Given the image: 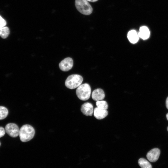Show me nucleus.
<instances>
[{
  "label": "nucleus",
  "instance_id": "obj_13",
  "mask_svg": "<svg viewBox=\"0 0 168 168\" xmlns=\"http://www.w3.org/2000/svg\"><path fill=\"white\" fill-rule=\"evenodd\" d=\"M138 163L141 168H152L151 164L144 158H140L138 161Z\"/></svg>",
  "mask_w": 168,
  "mask_h": 168
},
{
  "label": "nucleus",
  "instance_id": "obj_10",
  "mask_svg": "<svg viewBox=\"0 0 168 168\" xmlns=\"http://www.w3.org/2000/svg\"><path fill=\"white\" fill-rule=\"evenodd\" d=\"M94 115L98 119H101L105 118L108 114L107 110L99 109L97 107L94 110Z\"/></svg>",
  "mask_w": 168,
  "mask_h": 168
},
{
  "label": "nucleus",
  "instance_id": "obj_15",
  "mask_svg": "<svg viewBox=\"0 0 168 168\" xmlns=\"http://www.w3.org/2000/svg\"><path fill=\"white\" fill-rule=\"evenodd\" d=\"M96 105L97 108L103 110H107L108 107L107 102L105 100H101L97 101Z\"/></svg>",
  "mask_w": 168,
  "mask_h": 168
},
{
  "label": "nucleus",
  "instance_id": "obj_21",
  "mask_svg": "<svg viewBox=\"0 0 168 168\" xmlns=\"http://www.w3.org/2000/svg\"><path fill=\"white\" fill-rule=\"evenodd\" d=\"M166 118L167 120H168V113L166 115Z\"/></svg>",
  "mask_w": 168,
  "mask_h": 168
},
{
  "label": "nucleus",
  "instance_id": "obj_6",
  "mask_svg": "<svg viewBox=\"0 0 168 168\" xmlns=\"http://www.w3.org/2000/svg\"><path fill=\"white\" fill-rule=\"evenodd\" d=\"M73 64V62L72 58L67 57L59 63V67L61 70L67 72L71 69Z\"/></svg>",
  "mask_w": 168,
  "mask_h": 168
},
{
  "label": "nucleus",
  "instance_id": "obj_20",
  "mask_svg": "<svg viewBox=\"0 0 168 168\" xmlns=\"http://www.w3.org/2000/svg\"><path fill=\"white\" fill-rule=\"evenodd\" d=\"M87 1L91 2H95L98 0H87Z\"/></svg>",
  "mask_w": 168,
  "mask_h": 168
},
{
  "label": "nucleus",
  "instance_id": "obj_18",
  "mask_svg": "<svg viewBox=\"0 0 168 168\" xmlns=\"http://www.w3.org/2000/svg\"><path fill=\"white\" fill-rule=\"evenodd\" d=\"M5 130L3 128L0 127V138L3 137L5 133Z\"/></svg>",
  "mask_w": 168,
  "mask_h": 168
},
{
  "label": "nucleus",
  "instance_id": "obj_9",
  "mask_svg": "<svg viewBox=\"0 0 168 168\" xmlns=\"http://www.w3.org/2000/svg\"><path fill=\"white\" fill-rule=\"evenodd\" d=\"M91 97L93 100L96 101L102 100L105 98V93L102 89L98 88L93 91Z\"/></svg>",
  "mask_w": 168,
  "mask_h": 168
},
{
  "label": "nucleus",
  "instance_id": "obj_2",
  "mask_svg": "<svg viewBox=\"0 0 168 168\" xmlns=\"http://www.w3.org/2000/svg\"><path fill=\"white\" fill-rule=\"evenodd\" d=\"M90 86L85 83L81 84L77 89L76 94L78 98L81 100L85 101L90 97L91 94Z\"/></svg>",
  "mask_w": 168,
  "mask_h": 168
},
{
  "label": "nucleus",
  "instance_id": "obj_7",
  "mask_svg": "<svg viewBox=\"0 0 168 168\" xmlns=\"http://www.w3.org/2000/svg\"><path fill=\"white\" fill-rule=\"evenodd\" d=\"M160 154L159 149L155 148L149 151L147 154V157L151 162H155L157 160Z\"/></svg>",
  "mask_w": 168,
  "mask_h": 168
},
{
  "label": "nucleus",
  "instance_id": "obj_1",
  "mask_svg": "<svg viewBox=\"0 0 168 168\" xmlns=\"http://www.w3.org/2000/svg\"><path fill=\"white\" fill-rule=\"evenodd\" d=\"M35 134L34 128L30 125L25 124L20 128L19 136L21 141L27 142L32 139Z\"/></svg>",
  "mask_w": 168,
  "mask_h": 168
},
{
  "label": "nucleus",
  "instance_id": "obj_8",
  "mask_svg": "<svg viewBox=\"0 0 168 168\" xmlns=\"http://www.w3.org/2000/svg\"><path fill=\"white\" fill-rule=\"evenodd\" d=\"M81 110L83 114L86 116H91L94 111L93 106L90 103H85L82 105Z\"/></svg>",
  "mask_w": 168,
  "mask_h": 168
},
{
  "label": "nucleus",
  "instance_id": "obj_12",
  "mask_svg": "<svg viewBox=\"0 0 168 168\" xmlns=\"http://www.w3.org/2000/svg\"><path fill=\"white\" fill-rule=\"evenodd\" d=\"M139 37L143 40L147 39L149 37L150 33L148 28L146 26L140 27L138 33Z\"/></svg>",
  "mask_w": 168,
  "mask_h": 168
},
{
  "label": "nucleus",
  "instance_id": "obj_16",
  "mask_svg": "<svg viewBox=\"0 0 168 168\" xmlns=\"http://www.w3.org/2000/svg\"><path fill=\"white\" fill-rule=\"evenodd\" d=\"M8 113V110L6 108L0 106V120L5 118L7 116Z\"/></svg>",
  "mask_w": 168,
  "mask_h": 168
},
{
  "label": "nucleus",
  "instance_id": "obj_17",
  "mask_svg": "<svg viewBox=\"0 0 168 168\" xmlns=\"http://www.w3.org/2000/svg\"><path fill=\"white\" fill-rule=\"evenodd\" d=\"M6 24V21L0 15V28L5 26Z\"/></svg>",
  "mask_w": 168,
  "mask_h": 168
},
{
  "label": "nucleus",
  "instance_id": "obj_5",
  "mask_svg": "<svg viewBox=\"0 0 168 168\" xmlns=\"http://www.w3.org/2000/svg\"><path fill=\"white\" fill-rule=\"evenodd\" d=\"M6 133L10 137L16 138L19 135L20 129L17 124L13 123H8L5 127Z\"/></svg>",
  "mask_w": 168,
  "mask_h": 168
},
{
  "label": "nucleus",
  "instance_id": "obj_14",
  "mask_svg": "<svg viewBox=\"0 0 168 168\" xmlns=\"http://www.w3.org/2000/svg\"><path fill=\"white\" fill-rule=\"evenodd\" d=\"M10 34V30L7 27L0 28V36L3 39L7 38Z\"/></svg>",
  "mask_w": 168,
  "mask_h": 168
},
{
  "label": "nucleus",
  "instance_id": "obj_4",
  "mask_svg": "<svg viewBox=\"0 0 168 168\" xmlns=\"http://www.w3.org/2000/svg\"><path fill=\"white\" fill-rule=\"evenodd\" d=\"M75 3L77 9L81 13L89 15L92 12L93 9L87 0H75Z\"/></svg>",
  "mask_w": 168,
  "mask_h": 168
},
{
  "label": "nucleus",
  "instance_id": "obj_3",
  "mask_svg": "<svg viewBox=\"0 0 168 168\" xmlns=\"http://www.w3.org/2000/svg\"><path fill=\"white\" fill-rule=\"evenodd\" d=\"M83 81L82 76L78 74H72L69 76L66 79L65 84L68 88L72 89L78 87Z\"/></svg>",
  "mask_w": 168,
  "mask_h": 168
},
{
  "label": "nucleus",
  "instance_id": "obj_22",
  "mask_svg": "<svg viewBox=\"0 0 168 168\" xmlns=\"http://www.w3.org/2000/svg\"><path fill=\"white\" fill-rule=\"evenodd\" d=\"M167 131H168V127H167Z\"/></svg>",
  "mask_w": 168,
  "mask_h": 168
},
{
  "label": "nucleus",
  "instance_id": "obj_11",
  "mask_svg": "<svg viewBox=\"0 0 168 168\" xmlns=\"http://www.w3.org/2000/svg\"><path fill=\"white\" fill-rule=\"evenodd\" d=\"M127 38L130 43L135 44L138 41L139 37L135 30H131L128 32Z\"/></svg>",
  "mask_w": 168,
  "mask_h": 168
},
{
  "label": "nucleus",
  "instance_id": "obj_19",
  "mask_svg": "<svg viewBox=\"0 0 168 168\" xmlns=\"http://www.w3.org/2000/svg\"><path fill=\"white\" fill-rule=\"evenodd\" d=\"M166 106L168 110V97L167 98L166 102Z\"/></svg>",
  "mask_w": 168,
  "mask_h": 168
},
{
  "label": "nucleus",
  "instance_id": "obj_23",
  "mask_svg": "<svg viewBox=\"0 0 168 168\" xmlns=\"http://www.w3.org/2000/svg\"><path fill=\"white\" fill-rule=\"evenodd\" d=\"M1 145V143H0V146Z\"/></svg>",
  "mask_w": 168,
  "mask_h": 168
}]
</instances>
